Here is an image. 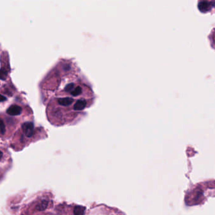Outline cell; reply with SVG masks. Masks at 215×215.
Instances as JSON below:
<instances>
[{"instance_id":"ba28073f","label":"cell","mask_w":215,"mask_h":215,"mask_svg":"<svg viewBox=\"0 0 215 215\" xmlns=\"http://www.w3.org/2000/svg\"><path fill=\"white\" fill-rule=\"evenodd\" d=\"M83 91L82 88L80 87V86H76L75 87L73 90L70 92L71 95L73 97H78L81 94Z\"/></svg>"},{"instance_id":"5b68a950","label":"cell","mask_w":215,"mask_h":215,"mask_svg":"<svg viewBox=\"0 0 215 215\" xmlns=\"http://www.w3.org/2000/svg\"><path fill=\"white\" fill-rule=\"evenodd\" d=\"M9 118L0 116V135H5L6 131V124Z\"/></svg>"},{"instance_id":"6da1fadb","label":"cell","mask_w":215,"mask_h":215,"mask_svg":"<svg viewBox=\"0 0 215 215\" xmlns=\"http://www.w3.org/2000/svg\"><path fill=\"white\" fill-rule=\"evenodd\" d=\"M22 130L24 135L27 137H31L34 134L35 127L34 125L31 122H26L22 124Z\"/></svg>"},{"instance_id":"8fae6325","label":"cell","mask_w":215,"mask_h":215,"mask_svg":"<svg viewBox=\"0 0 215 215\" xmlns=\"http://www.w3.org/2000/svg\"><path fill=\"white\" fill-rule=\"evenodd\" d=\"M6 100V98L5 97L3 96L2 95L0 94V102H3V101H5Z\"/></svg>"},{"instance_id":"3957f363","label":"cell","mask_w":215,"mask_h":215,"mask_svg":"<svg viewBox=\"0 0 215 215\" xmlns=\"http://www.w3.org/2000/svg\"><path fill=\"white\" fill-rule=\"evenodd\" d=\"M74 102V99L69 97H61V98H59L57 99V104L62 107H68L71 106Z\"/></svg>"},{"instance_id":"8992f818","label":"cell","mask_w":215,"mask_h":215,"mask_svg":"<svg viewBox=\"0 0 215 215\" xmlns=\"http://www.w3.org/2000/svg\"><path fill=\"white\" fill-rule=\"evenodd\" d=\"M198 8L199 10L202 12H208L210 9H211V5L209 2H199L198 3Z\"/></svg>"},{"instance_id":"52a82bcc","label":"cell","mask_w":215,"mask_h":215,"mask_svg":"<svg viewBox=\"0 0 215 215\" xmlns=\"http://www.w3.org/2000/svg\"><path fill=\"white\" fill-rule=\"evenodd\" d=\"M85 212V208L81 206H76L73 210L75 215H84Z\"/></svg>"},{"instance_id":"7c38bea8","label":"cell","mask_w":215,"mask_h":215,"mask_svg":"<svg viewBox=\"0 0 215 215\" xmlns=\"http://www.w3.org/2000/svg\"><path fill=\"white\" fill-rule=\"evenodd\" d=\"M3 157V153L2 151H0V159H1Z\"/></svg>"},{"instance_id":"30bf717a","label":"cell","mask_w":215,"mask_h":215,"mask_svg":"<svg viewBox=\"0 0 215 215\" xmlns=\"http://www.w3.org/2000/svg\"><path fill=\"white\" fill-rule=\"evenodd\" d=\"M6 71L5 69L2 68L1 70H0V78L2 80H5L6 79Z\"/></svg>"},{"instance_id":"277c9868","label":"cell","mask_w":215,"mask_h":215,"mask_svg":"<svg viewBox=\"0 0 215 215\" xmlns=\"http://www.w3.org/2000/svg\"><path fill=\"white\" fill-rule=\"evenodd\" d=\"M87 106V102L85 100H78L73 106V109L75 111H80L83 110Z\"/></svg>"},{"instance_id":"7a4b0ae2","label":"cell","mask_w":215,"mask_h":215,"mask_svg":"<svg viewBox=\"0 0 215 215\" xmlns=\"http://www.w3.org/2000/svg\"><path fill=\"white\" fill-rule=\"evenodd\" d=\"M23 111L22 107L18 104H13L6 110V113L10 116H18L21 115Z\"/></svg>"},{"instance_id":"9c48e42d","label":"cell","mask_w":215,"mask_h":215,"mask_svg":"<svg viewBox=\"0 0 215 215\" xmlns=\"http://www.w3.org/2000/svg\"><path fill=\"white\" fill-rule=\"evenodd\" d=\"M47 206V202L46 201H42L40 204H38L37 208L39 210H44Z\"/></svg>"}]
</instances>
